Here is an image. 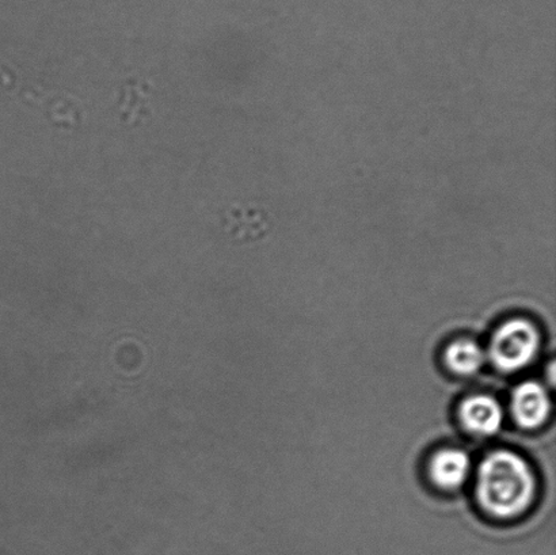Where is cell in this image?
<instances>
[{
	"instance_id": "obj_6",
	"label": "cell",
	"mask_w": 556,
	"mask_h": 555,
	"mask_svg": "<svg viewBox=\"0 0 556 555\" xmlns=\"http://www.w3.org/2000/svg\"><path fill=\"white\" fill-rule=\"evenodd\" d=\"M446 366L451 371L463 375V377H471L481 371L484 362H486V353L472 340H457L452 342L445 352Z\"/></svg>"
},
{
	"instance_id": "obj_5",
	"label": "cell",
	"mask_w": 556,
	"mask_h": 555,
	"mask_svg": "<svg viewBox=\"0 0 556 555\" xmlns=\"http://www.w3.org/2000/svg\"><path fill=\"white\" fill-rule=\"evenodd\" d=\"M471 471V461L465 451L445 449L430 461L429 472L435 485L454 491L467 481Z\"/></svg>"
},
{
	"instance_id": "obj_3",
	"label": "cell",
	"mask_w": 556,
	"mask_h": 555,
	"mask_svg": "<svg viewBox=\"0 0 556 555\" xmlns=\"http://www.w3.org/2000/svg\"><path fill=\"white\" fill-rule=\"evenodd\" d=\"M552 401L547 391L536 382L521 383L511 395V413L520 427L535 429L547 421Z\"/></svg>"
},
{
	"instance_id": "obj_1",
	"label": "cell",
	"mask_w": 556,
	"mask_h": 555,
	"mask_svg": "<svg viewBox=\"0 0 556 555\" xmlns=\"http://www.w3.org/2000/svg\"><path fill=\"white\" fill-rule=\"evenodd\" d=\"M535 493L536 480L531 466L511 451H494L479 466L478 502L494 518L511 519L525 514Z\"/></svg>"
},
{
	"instance_id": "obj_4",
	"label": "cell",
	"mask_w": 556,
	"mask_h": 555,
	"mask_svg": "<svg viewBox=\"0 0 556 555\" xmlns=\"http://www.w3.org/2000/svg\"><path fill=\"white\" fill-rule=\"evenodd\" d=\"M463 426L478 437H493L503 427L504 411L489 395H472L463 401L459 411Z\"/></svg>"
},
{
	"instance_id": "obj_2",
	"label": "cell",
	"mask_w": 556,
	"mask_h": 555,
	"mask_svg": "<svg viewBox=\"0 0 556 555\" xmlns=\"http://www.w3.org/2000/svg\"><path fill=\"white\" fill-rule=\"evenodd\" d=\"M541 348V335L530 320L515 318L501 325L490 342V358L500 371L516 373L530 366Z\"/></svg>"
}]
</instances>
